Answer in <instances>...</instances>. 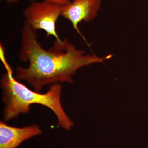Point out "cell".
<instances>
[{"instance_id":"cell-5","label":"cell","mask_w":148,"mask_h":148,"mask_svg":"<svg viewBox=\"0 0 148 148\" xmlns=\"http://www.w3.org/2000/svg\"><path fill=\"white\" fill-rule=\"evenodd\" d=\"M42 130L37 125L23 127H12L0 123V148H16L21 143L40 135Z\"/></svg>"},{"instance_id":"cell-3","label":"cell","mask_w":148,"mask_h":148,"mask_svg":"<svg viewBox=\"0 0 148 148\" xmlns=\"http://www.w3.org/2000/svg\"><path fill=\"white\" fill-rule=\"evenodd\" d=\"M62 6L43 1L41 2H33L23 12L24 17L30 27L35 31H45L47 36H52L56 40H61L56 31V23L61 16Z\"/></svg>"},{"instance_id":"cell-8","label":"cell","mask_w":148,"mask_h":148,"mask_svg":"<svg viewBox=\"0 0 148 148\" xmlns=\"http://www.w3.org/2000/svg\"><path fill=\"white\" fill-rule=\"evenodd\" d=\"M5 1L8 3L11 4L16 3H18L19 0H5Z\"/></svg>"},{"instance_id":"cell-7","label":"cell","mask_w":148,"mask_h":148,"mask_svg":"<svg viewBox=\"0 0 148 148\" xmlns=\"http://www.w3.org/2000/svg\"><path fill=\"white\" fill-rule=\"evenodd\" d=\"M31 1H33L35 0H29ZM46 1L49 2L57 4L61 6H64L68 4L71 1L70 0H44Z\"/></svg>"},{"instance_id":"cell-6","label":"cell","mask_w":148,"mask_h":148,"mask_svg":"<svg viewBox=\"0 0 148 148\" xmlns=\"http://www.w3.org/2000/svg\"><path fill=\"white\" fill-rule=\"evenodd\" d=\"M6 59L5 48L3 46L2 43H0V59L2 63H3V65L5 67L7 73H13L12 69L8 64Z\"/></svg>"},{"instance_id":"cell-4","label":"cell","mask_w":148,"mask_h":148,"mask_svg":"<svg viewBox=\"0 0 148 148\" xmlns=\"http://www.w3.org/2000/svg\"><path fill=\"white\" fill-rule=\"evenodd\" d=\"M101 0H73L68 4L62 6L61 16L71 21L79 34H82L79 24L84 21L89 22L95 18L101 7Z\"/></svg>"},{"instance_id":"cell-1","label":"cell","mask_w":148,"mask_h":148,"mask_svg":"<svg viewBox=\"0 0 148 148\" xmlns=\"http://www.w3.org/2000/svg\"><path fill=\"white\" fill-rule=\"evenodd\" d=\"M112 55L99 57L94 54L85 55L67 39L55 40L47 50L40 45L36 31L25 21L22 29L19 59L29 62L27 68L18 67L16 77L26 81L35 91L40 92L45 85L58 82H73L72 76L80 68L95 63H103Z\"/></svg>"},{"instance_id":"cell-2","label":"cell","mask_w":148,"mask_h":148,"mask_svg":"<svg viewBox=\"0 0 148 148\" xmlns=\"http://www.w3.org/2000/svg\"><path fill=\"white\" fill-rule=\"evenodd\" d=\"M3 90V101L4 103V119L8 121L16 118L19 114H26L30 106L40 104L49 108L55 114L58 125L69 130L74 126L61 105V96L62 86L58 83L50 86L45 93L33 91L14 77L13 73L3 75L1 81Z\"/></svg>"}]
</instances>
